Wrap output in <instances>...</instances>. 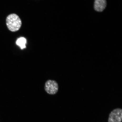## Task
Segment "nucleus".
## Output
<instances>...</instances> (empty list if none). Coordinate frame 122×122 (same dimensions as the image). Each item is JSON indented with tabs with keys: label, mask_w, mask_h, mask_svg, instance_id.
<instances>
[{
	"label": "nucleus",
	"mask_w": 122,
	"mask_h": 122,
	"mask_svg": "<svg viewBox=\"0 0 122 122\" xmlns=\"http://www.w3.org/2000/svg\"><path fill=\"white\" fill-rule=\"evenodd\" d=\"M6 24L8 29L12 32L18 31L22 25V21L19 16L15 14L8 15L6 19Z\"/></svg>",
	"instance_id": "obj_1"
},
{
	"label": "nucleus",
	"mask_w": 122,
	"mask_h": 122,
	"mask_svg": "<svg viewBox=\"0 0 122 122\" xmlns=\"http://www.w3.org/2000/svg\"><path fill=\"white\" fill-rule=\"evenodd\" d=\"M44 88L47 93L50 95H54L58 91L59 86L55 81L49 80L46 82Z\"/></svg>",
	"instance_id": "obj_2"
},
{
	"label": "nucleus",
	"mask_w": 122,
	"mask_h": 122,
	"mask_svg": "<svg viewBox=\"0 0 122 122\" xmlns=\"http://www.w3.org/2000/svg\"><path fill=\"white\" fill-rule=\"evenodd\" d=\"M122 110L117 108L113 110L110 114L108 122H122Z\"/></svg>",
	"instance_id": "obj_3"
},
{
	"label": "nucleus",
	"mask_w": 122,
	"mask_h": 122,
	"mask_svg": "<svg viewBox=\"0 0 122 122\" xmlns=\"http://www.w3.org/2000/svg\"><path fill=\"white\" fill-rule=\"evenodd\" d=\"M107 6L106 0H95L94 3V9L96 11L99 12L103 11Z\"/></svg>",
	"instance_id": "obj_4"
},
{
	"label": "nucleus",
	"mask_w": 122,
	"mask_h": 122,
	"mask_svg": "<svg viewBox=\"0 0 122 122\" xmlns=\"http://www.w3.org/2000/svg\"><path fill=\"white\" fill-rule=\"evenodd\" d=\"M26 40L25 38L21 37L19 38L17 41L16 44L20 47L21 49H23L26 48Z\"/></svg>",
	"instance_id": "obj_5"
}]
</instances>
